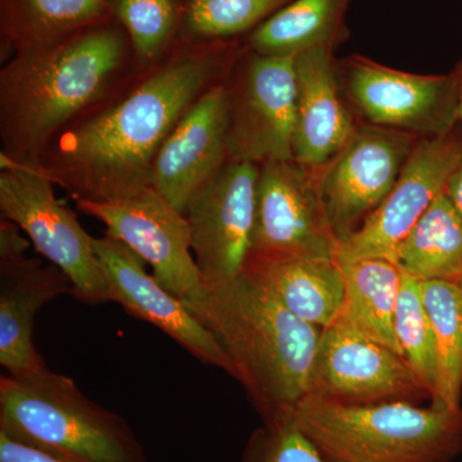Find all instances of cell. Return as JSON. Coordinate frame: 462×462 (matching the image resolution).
I'll list each match as a JSON object with an SVG mask.
<instances>
[{"label":"cell","instance_id":"1","mask_svg":"<svg viewBox=\"0 0 462 462\" xmlns=\"http://www.w3.org/2000/svg\"><path fill=\"white\" fill-rule=\"evenodd\" d=\"M245 39L182 42L118 96L76 121L42 154V171L76 200L108 202L151 188L152 166L176 124L245 51Z\"/></svg>","mask_w":462,"mask_h":462},{"label":"cell","instance_id":"2","mask_svg":"<svg viewBox=\"0 0 462 462\" xmlns=\"http://www.w3.org/2000/svg\"><path fill=\"white\" fill-rule=\"evenodd\" d=\"M141 72L115 20L21 51L0 69V156L39 166L51 142Z\"/></svg>","mask_w":462,"mask_h":462},{"label":"cell","instance_id":"3","mask_svg":"<svg viewBox=\"0 0 462 462\" xmlns=\"http://www.w3.org/2000/svg\"><path fill=\"white\" fill-rule=\"evenodd\" d=\"M238 369L263 424L289 420L310 393L321 329L291 314L245 273L182 300Z\"/></svg>","mask_w":462,"mask_h":462},{"label":"cell","instance_id":"4","mask_svg":"<svg viewBox=\"0 0 462 462\" xmlns=\"http://www.w3.org/2000/svg\"><path fill=\"white\" fill-rule=\"evenodd\" d=\"M0 433L63 462H147L124 418L47 366L0 378Z\"/></svg>","mask_w":462,"mask_h":462},{"label":"cell","instance_id":"5","mask_svg":"<svg viewBox=\"0 0 462 462\" xmlns=\"http://www.w3.org/2000/svg\"><path fill=\"white\" fill-rule=\"evenodd\" d=\"M293 419L328 462H452L462 451L461 407L355 406L309 394Z\"/></svg>","mask_w":462,"mask_h":462},{"label":"cell","instance_id":"6","mask_svg":"<svg viewBox=\"0 0 462 462\" xmlns=\"http://www.w3.org/2000/svg\"><path fill=\"white\" fill-rule=\"evenodd\" d=\"M53 180L41 167L0 156V214L17 225L36 251L72 284V296L89 305L109 302L93 236L54 193Z\"/></svg>","mask_w":462,"mask_h":462},{"label":"cell","instance_id":"7","mask_svg":"<svg viewBox=\"0 0 462 462\" xmlns=\"http://www.w3.org/2000/svg\"><path fill=\"white\" fill-rule=\"evenodd\" d=\"M336 67L340 91L360 123L419 139L445 135L460 124L452 72L410 74L360 54L337 58Z\"/></svg>","mask_w":462,"mask_h":462},{"label":"cell","instance_id":"8","mask_svg":"<svg viewBox=\"0 0 462 462\" xmlns=\"http://www.w3.org/2000/svg\"><path fill=\"white\" fill-rule=\"evenodd\" d=\"M229 160L261 166L293 160L294 57L243 51L224 81Z\"/></svg>","mask_w":462,"mask_h":462},{"label":"cell","instance_id":"9","mask_svg":"<svg viewBox=\"0 0 462 462\" xmlns=\"http://www.w3.org/2000/svg\"><path fill=\"white\" fill-rule=\"evenodd\" d=\"M339 248L322 200L320 170L294 160L261 165L249 256L337 258Z\"/></svg>","mask_w":462,"mask_h":462},{"label":"cell","instance_id":"10","mask_svg":"<svg viewBox=\"0 0 462 462\" xmlns=\"http://www.w3.org/2000/svg\"><path fill=\"white\" fill-rule=\"evenodd\" d=\"M419 138L358 121L338 154L320 169V189L340 245L360 229L396 184Z\"/></svg>","mask_w":462,"mask_h":462},{"label":"cell","instance_id":"11","mask_svg":"<svg viewBox=\"0 0 462 462\" xmlns=\"http://www.w3.org/2000/svg\"><path fill=\"white\" fill-rule=\"evenodd\" d=\"M76 205L83 214L105 225L106 236L123 243L151 264L154 278L173 296L182 300L202 287L187 216L153 188L127 199L76 200Z\"/></svg>","mask_w":462,"mask_h":462},{"label":"cell","instance_id":"12","mask_svg":"<svg viewBox=\"0 0 462 462\" xmlns=\"http://www.w3.org/2000/svg\"><path fill=\"white\" fill-rule=\"evenodd\" d=\"M260 166L231 161L190 200L187 220L202 284L233 281L252 247Z\"/></svg>","mask_w":462,"mask_h":462},{"label":"cell","instance_id":"13","mask_svg":"<svg viewBox=\"0 0 462 462\" xmlns=\"http://www.w3.org/2000/svg\"><path fill=\"white\" fill-rule=\"evenodd\" d=\"M462 161V125L436 138L419 139L375 212L340 245L338 261L378 257L392 261L397 245L445 193L447 182Z\"/></svg>","mask_w":462,"mask_h":462},{"label":"cell","instance_id":"14","mask_svg":"<svg viewBox=\"0 0 462 462\" xmlns=\"http://www.w3.org/2000/svg\"><path fill=\"white\" fill-rule=\"evenodd\" d=\"M309 394L355 406L430 397L398 352L338 324L321 331Z\"/></svg>","mask_w":462,"mask_h":462},{"label":"cell","instance_id":"15","mask_svg":"<svg viewBox=\"0 0 462 462\" xmlns=\"http://www.w3.org/2000/svg\"><path fill=\"white\" fill-rule=\"evenodd\" d=\"M30 243L17 225L0 220V365L9 375L47 366L33 345L36 315L51 300L72 296L65 273L27 256Z\"/></svg>","mask_w":462,"mask_h":462},{"label":"cell","instance_id":"16","mask_svg":"<svg viewBox=\"0 0 462 462\" xmlns=\"http://www.w3.org/2000/svg\"><path fill=\"white\" fill-rule=\"evenodd\" d=\"M111 302L154 325L200 363L238 380V369L223 346L184 302L145 272V263L123 243L105 236L93 239Z\"/></svg>","mask_w":462,"mask_h":462},{"label":"cell","instance_id":"17","mask_svg":"<svg viewBox=\"0 0 462 462\" xmlns=\"http://www.w3.org/2000/svg\"><path fill=\"white\" fill-rule=\"evenodd\" d=\"M226 129L221 83L191 106L158 151L151 187L182 215L193 197L229 162Z\"/></svg>","mask_w":462,"mask_h":462},{"label":"cell","instance_id":"18","mask_svg":"<svg viewBox=\"0 0 462 462\" xmlns=\"http://www.w3.org/2000/svg\"><path fill=\"white\" fill-rule=\"evenodd\" d=\"M334 53L316 48L294 57L293 160L309 169L320 170L330 162L358 124L340 91Z\"/></svg>","mask_w":462,"mask_h":462},{"label":"cell","instance_id":"19","mask_svg":"<svg viewBox=\"0 0 462 462\" xmlns=\"http://www.w3.org/2000/svg\"><path fill=\"white\" fill-rule=\"evenodd\" d=\"M243 273L291 314L321 330L333 325L342 311L346 282L337 258L249 256Z\"/></svg>","mask_w":462,"mask_h":462},{"label":"cell","instance_id":"20","mask_svg":"<svg viewBox=\"0 0 462 462\" xmlns=\"http://www.w3.org/2000/svg\"><path fill=\"white\" fill-rule=\"evenodd\" d=\"M114 0H0V60L47 47L112 17Z\"/></svg>","mask_w":462,"mask_h":462},{"label":"cell","instance_id":"21","mask_svg":"<svg viewBox=\"0 0 462 462\" xmlns=\"http://www.w3.org/2000/svg\"><path fill=\"white\" fill-rule=\"evenodd\" d=\"M352 0H291L245 36L248 50L263 56L296 57L327 48L336 51L349 39L346 12Z\"/></svg>","mask_w":462,"mask_h":462},{"label":"cell","instance_id":"22","mask_svg":"<svg viewBox=\"0 0 462 462\" xmlns=\"http://www.w3.org/2000/svg\"><path fill=\"white\" fill-rule=\"evenodd\" d=\"M338 263L345 273L346 296L334 324L400 354L394 334V312L402 281L400 267L388 258L378 257Z\"/></svg>","mask_w":462,"mask_h":462},{"label":"cell","instance_id":"23","mask_svg":"<svg viewBox=\"0 0 462 462\" xmlns=\"http://www.w3.org/2000/svg\"><path fill=\"white\" fill-rule=\"evenodd\" d=\"M392 261L419 282L462 279V218L445 193L397 245Z\"/></svg>","mask_w":462,"mask_h":462},{"label":"cell","instance_id":"24","mask_svg":"<svg viewBox=\"0 0 462 462\" xmlns=\"http://www.w3.org/2000/svg\"><path fill=\"white\" fill-rule=\"evenodd\" d=\"M433 330L437 385L431 404L460 409L462 393V289L448 282H420Z\"/></svg>","mask_w":462,"mask_h":462},{"label":"cell","instance_id":"25","mask_svg":"<svg viewBox=\"0 0 462 462\" xmlns=\"http://www.w3.org/2000/svg\"><path fill=\"white\" fill-rule=\"evenodd\" d=\"M184 0H114L112 17L132 42L139 69H151L179 42Z\"/></svg>","mask_w":462,"mask_h":462},{"label":"cell","instance_id":"26","mask_svg":"<svg viewBox=\"0 0 462 462\" xmlns=\"http://www.w3.org/2000/svg\"><path fill=\"white\" fill-rule=\"evenodd\" d=\"M291 0H184L179 42L245 39Z\"/></svg>","mask_w":462,"mask_h":462},{"label":"cell","instance_id":"27","mask_svg":"<svg viewBox=\"0 0 462 462\" xmlns=\"http://www.w3.org/2000/svg\"><path fill=\"white\" fill-rule=\"evenodd\" d=\"M394 334L401 356L431 400L437 385L433 330L422 302L420 282L404 273L394 312Z\"/></svg>","mask_w":462,"mask_h":462},{"label":"cell","instance_id":"28","mask_svg":"<svg viewBox=\"0 0 462 462\" xmlns=\"http://www.w3.org/2000/svg\"><path fill=\"white\" fill-rule=\"evenodd\" d=\"M243 462H328L294 419L263 424L245 446Z\"/></svg>","mask_w":462,"mask_h":462},{"label":"cell","instance_id":"29","mask_svg":"<svg viewBox=\"0 0 462 462\" xmlns=\"http://www.w3.org/2000/svg\"><path fill=\"white\" fill-rule=\"evenodd\" d=\"M0 462H63L0 433Z\"/></svg>","mask_w":462,"mask_h":462},{"label":"cell","instance_id":"30","mask_svg":"<svg viewBox=\"0 0 462 462\" xmlns=\"http://www.w3.org/2000/svg\"><path fill=\"white\" fill-rule=\"evenodd\" d=\"M445 196L462 218V161L447 182Z\"/></svg>","mask_w":462,"mask_h":462},{"label":"cell","instance_id":"31","mask_svg":"<svg viewBox=\"0 0 462 462\" xmlns=\"http://www.w3.org/2000/svg\"><path fill=\"white\" fill-rule=\"evenodd\" d=\"M452 75L455 76L456 84H457L458 120H460V124L462 125V60L457 63V66L455 67Z\"/></svg>","mask_w":462,"mask_h":462},{"label":"cell","instance_id":"32","mask_svg":"<svg viewBox=\"0 0 462 462\" xmlns=\"http://www.w3.org/2000/svg\"><path fill=\"white\" fill-rule=\"evenodd\" d=\"M460 287H461V289H462V279H461V282H460Z\"/></svg>","mask_w":462,"mask_h":462}]
</instances>
